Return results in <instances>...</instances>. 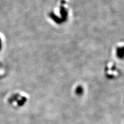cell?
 <instances>
[{"mask_svg":"<svg viewBox=\"0 0 124 124\" xmlns=\"http://www.w3.org/2000/svg\"><path fill=\"white\" fill-rule=\"evenodd\" d=\"M116 53H117V57H118L119 58H123L124 56V46L123 47H120L119 46H118L116 48Z\"/></svg>","mask_w":124,"mask_h":124,"instance_id":"cell-1","label":"cell"}]
</instances>
